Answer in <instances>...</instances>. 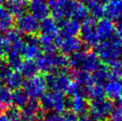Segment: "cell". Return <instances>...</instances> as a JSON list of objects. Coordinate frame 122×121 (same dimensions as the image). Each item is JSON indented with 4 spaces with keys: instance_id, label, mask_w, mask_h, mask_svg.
<instances>
[{
    "instance_id": "603a6c76",
    "label": "cell",
    "mask_w": 122,
    "mask_h": 121,
    "mask_svg": "<svg viewBox=\"0 0 122 121\" xmlns=\"http://www.w3.org/2000/svg\"><path fill=\"white\" fill-rule=\"evenodd\" d=\"M84 95H86L89 99L92 100H96V99L104 98L105 91L103 86L97 83H94L92 80V82L83 88Z\"/></svg>"
},
{
    "instance_id": "f6af8a7d",
    "label": "cell",
    "mask_w": 122,
    "mask_h": 121,
    "mask_svg": "<svg viewBox=\"0 0 122 121\" xmlns=\"http://www.w3.org/2000/svg\"><path fill=\"white\" fill-rule=\"evenodd\" d=\"M33 121H44V120H42V119H39V118H37V119H36V120H34Z\"/></svg>"
},
{
    "instance_id": "5b68a950",
    "label": "cell",
    "mask_w": 122,
    "mask_h": 121,
    "mask_svg": "<svg viewBox=\"0 0 122 121\" xmlns=\"http://www.w3.org/2000/svg\"><path fill=\"white\" fill-rule=\"evenodd\" d=\"M44 79L47 88H49L51 91H59L61 93L66 91L71 81L67 71L47 73Z\"/></svg>"
},
{
    "instance_id": "83f0119b",
    "label": "cell",
    "mask_w": 122,
    "mask_h": 121,
    "mask_svg": "<svg viewBox=\"0 0 122 121\" xmlns=\"http://www.w3.org/2000/svg\"><path fill=\"white\" fill-rule=\"evenodd\" d=\"M73 80L75 82L78 83L82 87H86L92 82V76L89 72L85 71H79V70H73L71 73Z\"/></svg>"
},
{
    "instance_id": "484cf974",
    "label": "cell",
    "mask_w": 122,
    "mask_h": 121,
    "mask_svg": "<svg viewBox=\"0 0 122 121\" xmlns=\"http://www.w3.org/2000/svg\"><path fill=\"white\" fill-rule=\"evenodd\" d=\"M29 100V97L27 96V93L23 89L18 88L14 91H13L12 93V104L13 106L22 108L27 104V102Z\"/></svg>"
},
{
    "instance_id": "8992f818",
    "label": "cell",
    "mask_w": 122,
    "mask_h": 121,
    "mask_svg": "<svg viewBox=\"0 0 122 121\" xmlns=\"http://www.w3.org/2000/svg\"><path fill=\"white\" fill-rule=\"evenodd\" d=\"M79 34L81 41L88 47H96L100 42L97 32V22L96 19L86 18L81 24Z\"/></svg>"
},
{
    "instance_id": "f1b7e54d",
    "label": "cell",
    "mask_w": 122,
    "mask_h": 121,
    "mask_svg": "<svg viewBox=\"0 0 122 121\" xmlns=\"http://www.w3.org/2000/svg\"><path fill=\"white\" fill-rule=\"evenodd\" d=\"M39 42H40V47L43 53L49 54L56 52L57 47L55 42V38L41 36L39 37Z\"/></svg>"
},
{
    "instance_id": "f546056e",
    "label": "cell",
    "mask_w": 122,
    "mask_h": 121,
    "mask_svg": "<svg viewBox=\"0 0 122 121\" xmlns=\"http://www.w3.org/2000/svg\"><path fill=\"white\" fill-rule=\"evenodd\" d=\"M12 104V92L5 86H0V105L8 107Z\"/></svg>"
},
{
    "instance_id": "1f68e13d",
    "label": "cell",
    "mask_w": 122,
    "mask_h": 121,
    "mask_svg": "<svg viewBox=\"0 0 122 121\" xmlns=\"http://www.w3.org/2000/svg\"><path fill=\"white\" fill-rule=\"evenodd\" d=\"M110 71L112 77L122 79V58L118 59L110 65Z\"/></svg>"
},
{
    "instance_id": "60d3db41",
    "label": "cell",
    "mask_w": 122,
    "mask_h": 121,
    "mask_svg": "<svg viewBox=\"0 0 122 121\" xmlns=\"http://www.w3.org/2000/svg\"><path fill=\"white\" fill-rule=\"evenodd\" d=\"M118 105H117V107L120 109V110H121V112H122V95L121 97H120L119 99H118Z\"/></svg>"
},
{
    "instance_id": "30bf717a",
    "label": "cell",
    "mask_w": 122,
    "mask_h": 121,
    "mask_svg": "<svg viewBox=\"0 0 122 121\" xmlns=\"http://www.w3.org/2000/svg\"><path fill=\"white\" fill-rule=\"evenodd\" d=\"M26 36L27 37L24 39L25 44L21 52V55L25 59L36 60L43 53L40 47L39 37L37 36V34Z\"/></svg>"
},
{
    "instance_id": "ffe728a7",
    "label": "cell",
    "mask_w": 122,
    "mask_h": 121,
    "mask_svg": "<svg viewBox=\"0 0 122 121\" xmlns=\"http://www.w3.org/2000/svg\"><path fill=\"white\" fill-rule=\"evenodd\" d=\"M18 71L23 77L27 79V78H31L32 76L38 75L39 69L37 67L35 60L25 59L24 61H23V63H22Z\"/></svg>"
},
{
    "instance_id": "ab89813d",
    "label": "cell",
    "mask_w": 122,
    "mask_h": 121,
    "mask_svg": "<svg viewBox=\"0 0 122 121\" xmlns=\"http://www.w3.org/2000/svg\"><path fill=\"white\" fill-rule=\"evenodd\" d=\"M76 121H93V120L91 119V117L89 115H86V114H84V115H80V117L77 118Z\"/></svg>"
},
{
    "instance_id": "d6986e66",
    "label": "cell",
    "mask_w": 122,
    "mask_h": 121,
    "mask_svg": "<svg viewBox=\"0 0 122 121\" xmlns=\"http://www.w3.org/2000/svg\"><path fill=\"white\" fill-rule=\"evenodd\" d=\"M28 10L31 14L38 21L44 19L49 15V8L46 2H34L28 3Z\"/></svg>"
},
{
    "instance_id": "4fadbf2b",
    "label": "cell",
    "mask_w": 122,
    "mask_h": 121,
    "mask_svg": "<svg viewBox=\"0 0 122 121\" xmlns=\"http://www.w3.org/2000/svg\"><path fill=\"white\" fill-rule=\"evenodd\" d=\"M97 32L100 42L112 38L116 34V26L108 18H101L97 23Z\"/></svg>"
},
{
    "instance_id": "7c38bea8",
    "label": "cell",
    "mask_w": 122,
    "mask_h": 121,
    "mask_svg": "<svg viewBox=\"0 0 122 121\" xmlns=\"http://www.w3.org/2000/svg\"><path fill=\"white\" fill-rule=\"evenodd\" d=\"M105 95L110 100H117L122 95V79L111 76L103 86Z\"/></svg>"
},
{
    "instance_id": "ee69618b",
    "label": "cell",
    "mask_w": 122,
    "mask_h": 121,
    "mask_svg": "<svg viewBox=\"0 0 122 121\" xmlns=\"http://www.w3.org/2000/svg\"><path fill=\"white\" fill-rule=\"evenodd\" d=\"M7 1H8V0H0V5H4V3H6Z\"/></svg>"
},
{
    "instance_id": "3957f363",
    "label": "cell",
    "mask_w": 122,
    "mask_h": 121,
    "mask_svg": "<svg viewBox=\"0 0 122 121\" xmlns=\"http://www.w3.org/2000/svg\"><path fill=\"white\" fill-rule=\"evenodd\" d=\"M38 101L42 112L63 114L66 109V99L64 93L59 91L44 92L39 97Z\"/></svg>"
},
{
    "instance_id": "2e32d148",
    "label": "cell",
    "mask_w": 122,
    "mask_h": 121,
    "mask_svg": "<svg viewBox=\"0 0 122 121\" xmlns=\"http://www.w3.org/2000/svg\"><path fill=\"white\" fill-rule=\"evenodd\" d=\"M38 32L43 37L56 38L59 34L58 23L51 18L47 17L39 23Z\"/></svg>"
},
{
    "instance_id": "4316f807",
    "label": "cell",
    "mask_w": 122,
    "mask_h": 121,
    "mask_svg": "<svg viewBox=\"0 0 122 121\" xmlns=\"http://www.w3.org/2000/svg\"><path fill=\"white\" fill-rule=\"evenodd\" d=\"M5 57H6V63L10 66V68L13 71H18L23 61L21 54L10 50Z\"/></svg>"
},
{
    "instance_id": "277c9868",
    "label": "cell",
    "mask_w": 122,
    "mask_h": 121,
    "mask_svg": "<svg viewBox=\"0 0 122 121\" xmlns=\"http://www.w3.org/2000/svg\"><path fill=\"white\" fill-rule=\"evenodd\" d=\"M114 109L112 101L109 99H96L92 100L88 104L89 116L93 121H104L111 116V114Z\"/></svg>"
},
{
    "instance_id": "e575fe53",
    "label": "cell",
    "mask_w": 122,
    "mask_h": 121,
    "mask_svg": "<svg viewBox=\"0 0 122 121\" xmlns=\"http://www.w3.org/2000/svg\"><path fill=\"white\" fill-rule=\"evenodd\" d=\"M5 37H7L8 41L10 42V43L15 42V41L18 40V39L22 38V33L20 32V31L18 28H12L9 30L6 31L5 33Z\"/></svg>"
},
{
    "instance_id": "7dc6e473",
    "label": "cell",
    "mask_w": 122,
    "mask_h": 121,
    "mask_svg": "<svg viewBox=\"0 0 122 121\" xmlns=\"http://www.w3.org/2000/svg\"><path fill=\"white\" fill-rule=\"evenodd\" d=\"M77 1L81 2V3H82V2H87L88 0H77Z\"/></svg>"
},
{
    "instance_id": "8d00e7d4",
    "label": "cell",
    "mask_w": 122,
    "mask_h": 121,
    "mask_svg": "<svg viewBox=\"0 0 122 121\" xmlns=\"http://www.w3.org/2000/svg\"><path fill=\"white\" fill-rule=\"evenodd\" d=\"M25 44L24 42V39L21 38V39H18V40L15 41V42H12L11 43V51H13V52H18V53L21 54V52L23 48V46Z\"/></svg>"
},
{
    "instance_id": "d6a6232c",
    "label": "cell",
    "mask_w": 122,
    "mask_h": 121,
    "mask_svg": "<svg viewBox=\"0 0 122 121\" xmlns=\"http://www.w3.org/2000/svg\"><path fill=\"white\" fill-rule=\"evenodd\" d=\"M66 93L67 95H69L71 97L77 95H84L83 87L81 86H80L78 83L75 82V81H71Z\"/></svg>"
},
{
    "instance_id": "7402d4cb",
    "label": "cell",
    "mask_w": 122,
    "mask_h": 121,
    "mask_svg": "<svg viewBox=\"0 0 122 121\" xmlns=\"http://www.w3.org/2000/svg\"><path fill=\"white\" fill-rule=\"evenodd\" d=\"M15 25L14 18L3 5H0V31L6 32Z\"/></svg>"
},
{
    "instance_id": "b9f144b4",
    "label": "cell",
    "mask_w": 122,
    "mask_h": 121,
    "mask_svg": "<svg viewBox=\"0 0 122 121\" xmlns=\"http://www.w3.org/2000/svg\"><path fill=\"white\" fill-rule=\"evenodd\" d=\"M0 121H8L4 114H0Z\"/></svg>"
},
{
    "instance_id": "74e56055",
    "label": "cell",
    "mask_w": 122,
    "mask_h": 121,
    "mask_svg": "<svg viewBox=\"0 0 122 121\" xmlns=\"http://www.w3.org/2000/svg\"><path fill=\"white\" fill-rule=\"evenodd\" d=\"M111 118L116 121H122V112L118 107H114L111 114Z\"/></svg>"
},
{
    "instance_id": "8fae6325",
    "label": "cell",
    "mask_w": 122,
    "mask_h": 121,
    "mask_svg": "<svg viewBox=\"0 0 122 121\" xmlns=\"http://www.w3.org/2000/svg\"><path fill=\"white\" fill-rule=\"evenodd\" d=\"M21 121H33L39 118L42 113L40 104L37 99H31L27 102L23 107H22Z\"/></svg>"
},
{
    "instance_id": "6da1fadb",
    "label": "cell",
    "mask_w": 122,
    "mask_h": 121,
    "mask_svg": "<svg viewBox=\"0 0 122 121\" xmlns=\"http://www.w3.org/2000/svg\"><path fill=\"white\" fill-rule=\"evenodd\" d=\"M96 53L100 61L107 66L122 57V39L117 35L101 41L96 46Z\"/></svg>"
},
{
    "instance_id": "bcb514c9",
    "label": "cell",
    "mask_w": 122,
    "mask_h": 121,
    "mask_svg": "<svg viewBox=\"0 0 122 121\" xmlns=\"http://www.w3.org/2000/svg\"><path fill=\"white\" fill-rule=\"evenodd\" d=\"M3 62V57H1V56H0V65L2 64V63Z\"/></svg>"
},
{
    "instance_id": "7a4b0ae2",
    "label": "cell",
    "mask_w": 122,
    "mask_h": 121,
    "mask_svg": "<svg viewBox=\"0 0 122 121\" xmlns=\"http://www.w3.org/2000/svg\"><path fill=\"white\" fill-rule=\"evenodd\" d=\"M68 66L72 70L94 72L101 66V61L97 53L89 51L80 50L70 56Z\"/></svg>"
},
{
    "instance_id": "c3c4849f",
    "label": "cell",
    "mask_w": 122,
    "mask_h": 121,
    "mask_svg": "<svg viewBox=\"0 0 122 121\" xmlns=\"http://www.w3.org/2000/svg\"><path fill=\"white\" fill-rule=\"evenodd\" d=\"M9 1H17V0H9Z\"/></svg>"
},
{
    "instance_id": "ac0fdd59",
    "label": "cell",
    "mask_w": 122,
    "mask_h": 121,
    "mask_svg": "<svg viewBox=\"0 0 122 121\" xmlns=\"http://www.w3.org/2000/svg\"><path fill=\"white\" fill-rule=\"evenodd\" d=\"M6 9L13 18L18 17L27 13L28 10V2L27 0H17V1H8L4 3Z\"/></svg>"
},
{
    "instance_id": "7bdbcfd3",
    "label": "cell",
    "mask_w": 122,
    "mask_h": 121,
    "mask_svg": "<svg viewBox=\"0 0 122 121\" xmlns=\"http://www.w3.org/2000/svg\"><path fill=\"white\" fill-rule=\"evenodd\" d=\"M29 3H34V2H45L46 0H27Z\"/></svg>"
},
{
    "instance_id": "4dcf8cb0",
    "label": "cell",
    "mask_w": 122,
    "mask_h": 121,
    "mask_svg": "<svg viewBox=\"0 0 122 121\" xmlns=\"http://www.w3.org/2000/svg\"><path fill=\"white\" fill-rule=\"evenodd\" d=\"M3 114L8 121H21V111L18 107H7Z\"/></svg>"
},
{
    "instance_id": "44dd1931",
    "label": "cell",
    "mask_w": 122,
    "mask_h": 121,
    "mask_svg": "<svg viewBox=\"0 0 122 121\" xmlns=\"http://www.w3.org/2000/svg\"><path fill=\"white\" fill-rule=\"evenodd\" d=\"M86 8L88 14L94 19H99L105 16L104 3L101 0H88Z\"/></svg>"
},
{
    "instance_id": "d590c367",
    "label": "cell",
    "mask_w": 122,
    "mask_h": 121,
    "mask_svg": "<svg viewBox=\"0 0 122 121\" xmlns=\"http://www.w3.org/2000/svg\"><path fill=\"white\" fill-rule=\"evenodd\" d=\"M13 71L10 68V66L5 61H3L0 65V80L2 81H4L11 75Z\"/></svg>"
},
{
    "instance_id": "f35d334b",
    "label": "cell",
    "mask_w": 122,
    "mask_h": 121,
    "mask_svg": "<svg viewBox=\"0 0 122 121\" xmlns=\"http://www.w3.org/2000/svg\"><path fill=\"white\" fill-rule=\"evenodd\" d=\"M116 31L118 37H120L122 39V20L117 23V25L116 26Z\"/></svg>"
},
{
    "instance_id": "cb8c5ba5",
    "label": "cell",
    "mask_w": 122,
    "mask_h": 121,
    "mask_svg": "<svg viewBox=\"0 0 122 121\" xmlns=\"http://www.w3.org/2000/svg\"><path fill=\"white\" fill-rule=\"evenodd\" d=\"M23 76L20 74L19 71H15L11 73V75L5 80L4 82L6 87H8L10 91H14L23 86Z\"/></svg>"
},
{
    "instance_id": "ba28073f",
    "label": "cell",
    "mask_w": 122,
    "mask_h": 121,
    "mask_svg": "<svg viewBox=\"0 0 122 121\" xmlns=\"http://www.w3.org/2000/svg\"><path fill=\"white\" fill-rule=\"evenodd\" d=\"M56 47L59 48L60 52L63 55H69L76 52L77 51L81 50L82 42L76 36L72 37H61L58 34L55 38Z\"/></svg>"
},
{
    "instance_id": "e0dca14e",
    "label": "cell",
    "mask_w": 122,
    "mask_h": 121,
    "mask_svg": "<svg viewBox=\"0 0 122 121\" xmlns=\"http://www.w3.org/2000/svg\"><path fill=\"white\" fill-rule=\"evenodd\" d=\"M59 35L61 37H72L79 34L81 28V23L79 21L75 19L61 20L59 22Z\"/></svg>"
},
{
    "instance_id": "836d02e7",
    "label": "cell",
    "mask_w": 122,
    "mask_h": 121,
    "mask_svg": "<svg viewBox=\"0 0 122 121\" xmlns=\"http://www.w3.org/2000/svg\"><path fill=\"white\" fill-rule=\"evenodd\" d=\"M11 49V43L5 35H0V56L5 57Z\"/></svg>"
},
{
    "instance_id": "d4e9b609",
    "label": "cell",
    "mask_w": 122,
    "mask_h": 121,
    "mask_svg": "<svg viewBox=\"0 0 122 121\" xmlns=\"http://www.w3.org/2000/svg\"><path fill=\"white\" fill-rule=\"evenodd\" d=\"M111 77L110 69L106 66H100L98 69L96 70L92 76V80L94 83L104 86L105 83Z\"/></svg>"
},
{
    "instance_id": "9c48e42d",
    "label": "cell",
    "mask_w": 122,
    "mask_h": 121,
    "mask_svg": "<svg viewBox=\"0 0 122 121\" xmlns=\"http://www.w3.org/2000/svg\"><path fill=\"white\" fill-rule=\"evenodd\" d=\"M15 25L16 28H18L21 33L25 35L38 33L39 22L30 13H26L18 17L15 21Z\"/></svg>"
},
{
    "instance_id": "9a60e30c",
    "label": "cell",
    "mask_w": 122,
    "mask_h": 121,
    "mask_svg": "<svg viewBox=\"0 0 122 121\" xmlns=\"http://www.w3.org/2000/svg\"><path fill=\"white\" fill-rule=\"evenodd\" d=\"M66 108H69L76 115H81L88 110V103L84 95H77L66 100Z\"/></svg>"
},
{
    "instance_id": "5bb4252c",
    "label": "cell",
    "mask_w": 122,
    "mask_h": 121,
    "mask_svg": "<svg viewBox=\"0 0 122 121\" xmlns=\"http://www.w3.org/2000/svg\"><path fill=\"white\" fill-rule=\"evenodd\" d=\"M105 16L111 21L122 20V0H106L104 3Z\"/></svg>"
},
{
    "instance_id": "52a82bcc",
    "label": "cell",
    "mask_w": 122,
    "mask_h": 121,
    "mask_svg": "<svg viewBox=\"0 0 122 121\" xmlns=\"http://www.w3.org/2000/svg\"><path fill=\"white\" fill-rule=\"evenodd\" d=\"M23 90L31 99H38L47 90L44 76L37 75L31 78H27L23 84Z\"/></svg>"
}]
</instances>
